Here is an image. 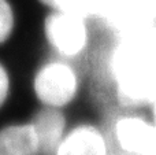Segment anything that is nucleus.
Returning <instances> with one entry per match:
<instances>
[{"mask_svg": "<svg viewBox=\"0 0 156 155\" xmlns=\"http://www.w3.org/2000/svg\"><path fill=\"white\" fill-rule=\"evenodd\" d=\"M151 109H152V121H154V124L156 126V99L154 100V103L151 104Z\"/></svg>", "mask_w": 156, "mask_h": 155, "instance_id": "12", "label": "nucleus"}, {"mask_svg": "<svg viewBox=\"0 0 156 155\" xmlns=\"http://www.w3.org/2000/svg\"><path fill=\"white\" fill-rule=\"evenodd\" d=\"M32 125L38 140V155H58L65 133V117L55 107H47L36 114Z\"/></svg>", "mask_w": 156, "mask_h": 155, "instance_id": "6", "label": "nucleus"}, {"mask_svg": "<svg viewBox=\"0 0 156 155\" xmlns=\"http://www.w3.org/2000/svg\"><path fill=\"white\" fill-rule=\"evenodd\" d=\"M43 4L60 13L76 14L80 16L99 15L103 0H40Z\"/></svg>", "mask_w": 156, "mask_h": 155, "instance_id": "9", "label": "nucleus"}, {"mask_svg": "<svg viewBox=\"0 0 156 155\" xmlns=\"http://www.w3.org/2000/svg\"><path fill=\"white\" fill-rule=\"evenodd\" d=\"M0 155H38V140L32 124L2 129Z\"/></svg>", "mask_w": 156, "mask_h": 155, "instance_id": "8", "label": "nucleus"}, {"mask_svg": "<svg viewBox=\"0 0 156 155\" xmlns=\"http://www.w3.org/2000/svg\"><path fill=\"white\" fill-rule=\"evenodd\" d=\"M115 140L125 155H143L156 137L154 121L129 115L115 124Z\"/></svg>", "mask_w": 156, "mask_h": 155, "instance_id": "5", "label": "nucleus"}, {"mask_svg": "<svg viewBox=\"0 0 156 155\" xmlns=\"http://www.w3.org/2000/svg\"><path fill=\"white\" fill-rule=\"evenodd\" d=\"M111 65L122 102L151 106L156 99V29L119 36Z\"/></svg>", "mask_w": 156, "mask_h": 155, "instance_id": "1", "label": "nucleus"}, {"mask_svg": "<svg viewBox=\"0 0 156 155\" xmlns=\"http://www.w3.org/2000/svg\"><path fill=\"white\" fill-rule=\"evenodd\" d=\"M44 29L51 45L63 55L74 56L86 45L88 32L83 16L55 11L45 19Z\"/></svg>", "mask_w": 156, "mask_h": 155, "instance_id": "4", "label": "nucleus"}, {"mask_svg": "<svg viewBox=\"0 0 156 155\" xmlns=\"http://www.w3.org/2000/svg\"><path fill=\"white\" fill-rule=\"evenodd\" d=\"M8 91H10V81H8L7 71L0 65V106H2L5 102V99H7Z\"/></svg>", "mask_w": 156, "mask_h": 155, "instance_id": "11", "label": "nucleus"}, {"mask_svg": "<svg viewBox=\"0 0 156 155\" xmlns=\"http://www.w3.org/2000/svg\"><path fill=\"white\" fill-rule=\"evenodd\" d=\"M34 91L40 102L47 107L56 109L66 106L77 92L76 73L65 63H48L36 76Z\"/></svg>", "mask_w": 156, "mask_h": 155, "instance_id": "3", "label": "nucleus"}, {"mask_svg": "<svg viewBox=\"0 0 156 155\" xmlns=\"http://www.w3.org/2000/svg\"><path fill=\"white\" fill-rule=\"evenodd\" d=\"M58 155H108L107 143L97 128L80 125L65 136Z\"/></svg>", "mask_w": 156, "mask_h": 155, "instance_id": "7", "label": "nucleus"}, {"mask_svg": "<svg viewBox=\"0 0 156 155\" xmlns=\"http://www.w3.org/2000/svg\"><path fill=\"white\" fill-rule=\"evenodd\" d=\"M99 16L119 36L156 29V0H103Z\"/></svg>", "mask_w": 156, "mask_h": 155, "instance_id": "2", "label": "nucleus"}, {"mask_svg": "<svg viewBox=\"0 0 156 155\" xmlns=\"http://www.w3.org/2000/svg\"><path fill=\"white\" fill-rule=\"evenodd\" d=\"M14 26V15L7 0H0V43L10 37Z\"/></svg>", "mask_w": 156, "mask_h": 155, "instance_id": "10", "label": "nucleus"}]
</instances>
